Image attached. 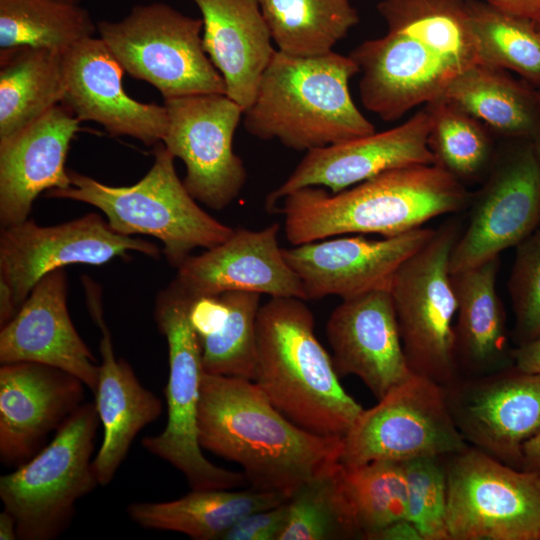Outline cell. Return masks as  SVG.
Instances as JSON below:
<instances>
[{
  "label": "cell",
  "mask_w": 540,
  "mask_h": 540,
  "mask_svg": "<svg viewBox=\"0 0 540 540\" xmlns=\"http://www.w3.org/2000/svg\"><path fill=\"white\" fill-rule=\"evenodd\" d=\"M377 10L386 34L349 56L361 74L363 106L382 120L441 98L455 78L482 63L466 0H382Z\"/></svg>",
  "instance_id": "obj_1"
},
{
  "label": "cell",
  "mask_w": 540,
  "mask_h": 540,
  "mask_svg": "<svg viewBox=\"0 0 540 540\" xmlns=\"http://www.w3.org/2000/svg\"><path fill=\"white\" fill-rule=\"evenodd\" d=\"M202 449L241 466L250 488L289 498L340 462L343 438L311 433L284 416L253 380L203 372Z\"/></svg>",
  "instance_id": "obj_2"
},
{
  "label": "cell",
  "mask_w": 540,
  "mask_h": 540,
  "mask_svg": "<svg viewBox=\"0 0 540 540\" xmlns=\"http://www.w3.org/2000/svg\"><path fill=\"white\" fill-rule=\"evenodd\" d=\"M471 198L464 183L430 164L386 171L338 193L305 187L285 196L275 212L293 246L345 234L397 236L465 210Z\"/></svg>",
  "instance_id": "obj_3"
},
{
  "label": "cell",
  "mask_w": 540,
  "mask_h": 540,
  "mask_svg": "<svg viewBox=\"0 0 540 540\" xmlns=\"http://www.w3.org/2000/svg\"><path fill=\"white\" fill-rule=\"evenodd\" d=\"M254 383L299 427L343 438L364 408L343 388L332 357L314 333L305 300L271 298L257 316Z\"/></svg>",
  "instance_id": "obj_4"
},
{
  "label": "cell",
  "mask_w": 540,
  "mask_h": 540,
  "mask_svg": "<svg viewBox=\"0 0 540 540\" xmlns=\"http://www.w3.org/2000/svg\"><path fill=\"white\" fill-rule=\"evenodd\" d=\"M359 68L334 51L300 57L276 50L252 104L244 129L261 140H278L296 151H310L375 132L349 90Z\"/></svg>",
  "instance_id": "obj_5"
},
{
  "label": "cell",
  "mask_w": 540,
  "mask_h": 540,
  "mask_svg": "<svg viewBox=\"0 0 540 540\" xmlns=\"http://www.w3.org/2000/svg\"><path fill=\"white\" fill-rule=\"evenodd\" d=\"M174 159L159 142L151 168L131 186L106 185L69 170L71 185L48 190L46 197L75 200L98 208L119 234L157 238L163 244L168 263L178 268L194 249L212 248L225 241L234 229L198 205L179 179Z\"/></svg>",
  "instance_id": "obj_6"
},
{
  "label": "cell",
  "mask_w": 540,
  "mask_h": 540,
  "mask_svg": "<svg viewBox=\"0 0 540 540\" xmlns=\"http://www.w3.org/2000/svg\"><path fill=\"white\" fill-rule=\"evenodd\" d=\"M99 423L95 403H82L48 445L0 477V498L15 519L18 539H56L77 501L99 485L92 468Z\"/></svg>",
  "instance_id": "obj_7"
},
{
  "label": "cell",
  "mask_w": 540,
  "mask_h": 540,
  "mask_svg": "<svg viewBox=\"0 0 540 540\" xmlns=\"http://www.w3.org/2000/svg\"><path fill=\"white\" fill-rule=\"evenodd\" d=\"M193 300L174 281L157 295L154 318L168 346L167 423L161 433L144 437L142 446L180 471L191 489H232L246 482L244 474L210 462L199 443L204 369L200 340L189 318Z\"/></svg>",
  "instance_id": "obj_8"
},
{
  "label": "cell",
  "mask_w": 540,
  "mask_h": 540,
  "mask_svg": "<svg viewBox=\"0 0 540 540\" xmlns=\"http://www.w3.org/2000/svg\"><path fill=\"white\" fill-rule=\"evenodd\" d=\"M461 226L452 217L437 228L399 267L389 288L411 371L443 387L460 378L454 354L457 298L450 259Z\"/></svg>",
  "instance_id": "obj_9"
},
{
  "label": "cell",
  "mask_w": 540,
  "mask_h": 540,
  "mask_svg": "<svg viewBox=\"0 0 540 540\" xmlns=\"http://www.w3.org/2000/svg\"><path fill=\"white\" fill-rule=\"evenodd\" d=\"M202 29V19L162 2L136 5L121 20L97 23L99 37L124 71L154 86L164 100L226 94L203 48Z\"/></svg>",
  "instance_id": "obj_10"
},
{
  "label": "cell",
  "mask_w": 540,
  "mask_h": 540,
  "mask_svg": "<svg viewBox=\"0 0 540 540\" xmlns=\"http://www.w3.org/2000/svg\"><path fill=\"white\" fill-rule=\"evenodd\" d=\"M450 540H538L540 473L467 445L443 456Z\"/></svg>",
  "instance_id": "obj_11"
},
{
  "label": "cell",
  "mask_w": 540,
  "mask_h": 540,
  "mask_svg": "<svg viewBox=\"0 0 540 540\" xmlns=\"http://www.w3.org/2000/svg\"><path fill=\"white\" fill-rule=\"evenodd\" d=\"M467 445L452 419L444 387L413 374L362 411L343 437L340 464L354 468L374 461L443 457Z\"/></svg>",
  "instance_id": "obj_12"
},
{
  "label": "cell",
  "mask_w": 540,
  "mask_h": 540,
  "mask_svg": "<svg viewBox=\"0 0 540 540\" xmlns=\"http://www.w3.org/2000/svg\"><path fill=\"white\" fill-rule=\"evenodd\" d=\"M164 106L168 127L162 142L183 161L186 189L211 209L226 208L247 181L244 162L233 150L244 109L226 94L177 97Z\"/></svg>",
  "instance_id": "obj_13"
},
{
  "label": "cell",
  "mask_w": 540,
  "mask_h": 540,
  "mask_svg": "<svg viewBox=\"0 0 540 540\" xmlns=\"http://www.w3.org/2000/svg\"><path fill=\"white\" fill-rule=\"evenodd\" d=\"M129 252L152 258L160 254L152 242L115 232L96 213L54 226L27 219L1 230L0 278L9 285L20 308L48 273L71 264L102 265Z\"/></svg>",
  "instance_id": "obj_14"
},
{
  "label": "cell",
  "mask_w": 540,
  "mask_h": 540,
  "mask_svg": "<svg viewBox=\"0 0 540 540\" xmlns=\"http://www.w3.org/2000/svg\"><path fill=\"white\" fill-rule=\"evenodd\" d=\"M469 207L468 224L451 253V274L499 257L540 225V172L532 142L495 156Z\"/></svg>",
  "instance_id": "obj_15"
},
{
  "label": "cell",
  "mask_w": 540,
  "mask_h": 540,
  "mask_svg": "<svg viewBox=\"0 0 540 540\" xmlns=\"http://www.w3.org/2000/svg\"><path fill=\"white\" fill-rule=\"evenodd\" d=\"M452 419L471 446L521 469L524 444L540 432V375L515 365L444 387Z\"/></svg>",
  "instance_id": "obj_16"
},
{
  "label": "cell",
  "mask_w": 540,
  "mask_h": 540,
  "mask_svg": "<svg viewBox=\"0 0 540 540\" xmlns=\"http://www.w3.org/2000/svg\"><path fill=\"white\" fill-rule=\"evenodd\" d=\"M435 230L420 227L381 239L340 235L283 248V255L299 277L306 300L328 296L346 300L389 289L399 267Z\"/></svg>",
  "instance_id": "obj_17"
},
{
  "label": "cell",
  "mask_w": 540,
  "mask_h": 540,
  "mask_svg": "<svg viewBox=\"0 0 540 540\" xmlns=\"http://www.w3.org/2000/svg\"><path fill=\"white\" fill-rule=\"evenodd\" d=\"M427 105L404 123L382 132L307 151L288 178L265 200L268 212L299 189L319 186L338 193L386 171L435 163L428 138Z\"/></svg>",
  "instance_id": "obj_18"
},
{
  "label": "cell",
  "mask_w": 540,
  "mask_h": 540,
  "mask_svg": "<svg viewBox=\"0 0 540 540\" xmlns=\"http://www.w3.org/2000/svg\"><path fill=\"white\" fill-rule=\"evenodd\" d=\"M65 93L61 102L80 121L101 124L111 136H130L145 145L163 140L166 107L131 98L122 85L123 67L98 37L62 53Z\"/></svg>",
  "instance_id": "obj_19"
},
{
  "label": "cell",
  "mask_w": 540,
  "mask_h": 540,
  "mask_svg": "<svg viewBox=\"0 0 540 540\" xmlns=\"http://www.w3.org/2000/svg\"><path fill=\"white\" fill-rule=\"evenodd\" d=\"M279 231V223L259 230L234 229L222 243L188 256L173 281L193 299L247 291L306 301L299 277L284 258Z\"/></svg>",
  "instance_id": "obj_20"
},
{
  "label": "cell",
  "mask_w": 540,
  "mask_h": 540,
  "mask_svg": "<svg viewBox=\"0 0 540 540\" xmlns=\"http://www.w3.org/2000/svg\"><path fill=\"white\" fill-rule=\"evenodd\" d=\"M326 335L339 377H358L377 400L414 374L389 289L342 300L328 318Z\"/></svg>",
  "instance_id": "obj_21"
},
{
  "label": "cell",
  "mask_w": 540,
  "mask_h": 540,
  "mask_svg": "<svg viewBox=\"0 0 540 540\" xmlns=\"http://www.w3.org/2000/svg\"><path fill=\"white\" fill-rule=\"evenodd\" d=\"M85 384L74 375L34 362L0 367V458L21 465L52 431L84 403Z\"/></svg>",
  "instance_id": "obj_22"
},
{
  "label": "cell",
  "mask_w": 540,
  "mask_h": 540,
  "mask_svg": "<svg viewBox=\"0 0 540 540\" xmlns=\"http://www.w3.org/2000/svg\"><path fill=\"white\" fill-rule=\"evenodd\" d=\"M63 269L45 275L0 331V362H34L79 378L93 392L99 365L78 334L67 307Z\"/></svg>",
  "instance_id": "obj_23"
},
{
  "label": "cell",
  "mask_w": 540,
  "mask_h": 540,
  "mask_svg": "<svg viewBox=\"0 0 540 540\" xmlns=\"http://www.w3.org/2000/svg\"><path fill=\"white\" fill-rule=\"evenodd\" d=\"M80 120L58 104L36 121L0 140V224L26 221L43 191L71 185L65 161Z\"/></svg>",
  "instance_id": "obj_24"
},
{
  "label": "cell",
  "mask_w": 540,
  "mask_h": 540,
  "mask_svg": "<svg viewBox=\"0 0 540 540\" xmlns=\"http://www.w3.org/2000/svg\"><path fill=\"white\" fill-rule=\"evenodd\" d=\"M203 21V48L222 75L226 95L244 110L277 49L258 0H192Z\"/></svg>",
  "instance_id": "obj_25"
},
{
  "label": "cell",
  "mask_w": 540,
  "mask_h": 540,
  "mask_svg": "<svg viewBox=\"0 0 540 540\" xmlns=\"http://www.w3.org/2000/svg\"><path fill=\"white\" fill-rule=\"evenodd\" d=\"M499 266L500 256L452 274L457 298L454 354L460 378L514 365L506 313L496 287Z\"/></svg>",
  "instance_id": "obj_26"
},
{
  "label": "cell",
  "mask_w": 540,
  "mask_h": 540,
  "mask_svg": "<svg viewBox=\"0 0 540 540\" xmlns=\"http://www.w3.org/2000/svg\"><path fill=\"white\" fill-rule=\"evenodd\" d=\"M102 337L95 406L103 426V441L92 460L99 485H108L125 459L137 434L159 418L161 400L137 379L130 364L114 353L109 329L97 323Z\"/></svg>",
  "instance_id": "obj_27"
},
{
  "label": "cell",
  "mask_w": 540,
  "mask_h": 540,
  "mask_svg": "<svg viewBox=\"0 0 540 540\" xmlns=\"http://www.w3.org/2000/svg\"><path fill=\"white\" fill-rule=\"evenodd\" d=\"M288 499L282 493L252 488L192 489L172 501L131 503L126 512L133 522L146 529L179 532L195 540H223L227 531L244 516Z\"/></svg>",
  "instance_id": "obj_28"
},
{
  "label": "cell",
  "mask_w": 540,
  "mask_h": 540,
  "mask_svg": "<svg viewBox=\"0 0 540 540\" xmlns=\"http://www.w3.org/2000/svg\"><path fill=\"white\" fill-rule=\"evenodd\" d=\"M65 93L62 52L20 46L0 50V140L18 133Z\"/></svg>",
  "instance_id": "obj_29"
},
{
  "label": "cell",
  "mask_w": 540,
  "mask_h": 540,
  "mask_svg": "<svg viewBox=\"0 0 540 540\" xmlns=\"http://www.w3.org/2000/svg\"><path fill=\"white\" fill-rule=\"evenodd\" d=\"M441 98L496 134L534 138L540 132L533 97L503 69L475 64L455 78Z\"/></svg>",
  "instance_id": "obj_30"
},
{
  "label": "cell",
  "mask_w": 540,
  "mask_h": 540,
  "mask_svg": "<svg viewBox=\"0 0 540 540\" xmlns=\"http://www.w3.org/2000/svg\"><path fill=\"white\" fill-rule=\"evenodd\" d=\"M258 1L277 50L293 56L333 51L360 21L349 0Z\"/></svg>",
  "instance_id": "obj_31"
},
{
  "label": "cell",
  "mask_w": 540,
  "mask_h": 540,
  "mask_svg": "<svg viewBox=\"0 0 540 540\" xmlns=\"http://www.w3.org/2000/svg\"><path fill=\"white\" fill-rule=\"evenodd\" d=\"M97 24L78 4L60 0H0V48L43 47L64 52L94 36Z\"/></svg>",
  "instance_id": "obj_32"
},
{
  "label": "cell",
  "mask_w": 540,
  "mask_h": 540,
  "mask_svg": "<svg viewBox=\"0 0 540 540\" xmlns=\"http://www.w3.org/2000/svg\"><path fill=\"white\" fill-rule=\"evenodd\" d=\"M337 480L359 539L408 518V483L403 462L374 461L347 468L339 463Z\"/></svg>",
  "instance_id": "obj_33"
},
{
  "label": "cell",
  "mask_w": 540,
  "mask_h": 540,
  "mask_svg": "<svg viewBox=\"0 0 540 540\" xmlns=\"http://www.w3.org/2000/svg\"><path fill=\"white\" fill-rule=\"evenodd\" d=\"M466 9L481 62L540 85V32L533 19L485 0H466Z\"/></svg>",
  "instance_id": "obj_34"
},
{
  "label": "cell",
  "mask_w": 540,
  "mask_h": 540,
  "mask_svg": "<svg viewBox=\"0 0 540 540\" xmlns=\"http://www.w3.org/2000/svg\"><path fill=\"white\" fill-rule=\"evenodd\" d=\"M426 105L432 116L428 144L434 164L462 183L488 174L495 158L488 129L444 98Z\"/></svg>",
  "instance_id": "obj_35"
},
{
  "label": "cell",
  "mask_w": 540,
  "mask_h": 540,
  "mask_svg": "<svg viewBox=\"0 0 540 540\" xmlns=\"http://www.w3.org/2000/svg\"><path fill=\"white\" fill-rule=\"evenodd\" d=\"M339 463L306 481L290 497L279 540L359 539L338 484Z\"/></svg>",
  "instance_id": "obj_36"
},
{
  "label": "cell",
  "mask_w": 540,
  "mask_h": 540,
  "mask_svg": "<svg viewBox=\"0 0 540 540\" xmlns=\"http://www.w3.org/2000/svg\"><path fill=\"white\" fill-rule=\"evenodd\" d=\"M221 294L228 306V315L217 332L199 339L203 369L211 374L253 380L261 295L247 291Z\"/></svg>",
  "instance_id": "obj_37"
},
{
  "label": "cell",
  "mask_w": 540,
  "mask_h": 540,
  "mask_svg": "<svg viewBox=\"0 0 540 540\" xmlns=\"http://www.w3.org/2000/svg\"><path fill=\"white\" fill-rule=\"evenodd\" d=\"M408 483V520L422 540H450L447 522V479L443 457L403 462Z\"/></svg>",
  "instance_id": "obj_38"
},
{
  "label": "cell",
  "mask_w": 540,
  "mask_h": 540,
  "mask_svg": "<svg viewBox=\"0 0 540 540\" xmlns=\"http://www.w3.org/2000/svg\"><path fill=\"white\" fill-rule=\"evenodd\" d=\"M508 290L520 345L540 335V225L516 246Z\"/></svg>",
  "instance_id": "obj_39"
},
{
  "label": "cell",
  "mask_w": 540,
  "mask_h": 540,
  "mask_svg": "<svg viewBox=\"0 0 540 540\" xmlns=\"http://www.w3.org/2000/svg\"><path fill=\"white\" fill-rule=\"evenodd\" d=\"M288 500L244 516L227 531L223 540H279L288 519Z\"/></svg>",
  "instance_id": "obj_40"
},
{
  "label": "cell",
  "mask_w": 540,
  "mask_h": 540,
  "mask_svg": "<svg viewBox=\"0 0 540 540\" xmlns=\"http://www.w3.org/2000/svg\"><path fill=\"white\" fill-rule=\"evenodd\" d=\"M228 315V306L222 296H202L193 300L189 318L199 339L217 332Z\"/></svg>",
  "instance_id": "obj_41"
},
{
  "label": "cell",
  "mask_w": 540,
  "mask_h": 540,
  "mask_svg": "<svg viewBox=\"0 0 540 540\" xmlns=\"http://www.w3.org/2000/svg\"><path fill=\"white\" fill-rule=\"evenodd\" d=\"M513 360L517 368L540 375V335L513 348Z\"/></svg>",
  "instance_id": "obj_42"
},
{
  "label": "cell",
  "mask_w": 540,
  "mask_h": 540,
  "mask_svg": "<svg viewBox=\"0 0 540 540\" xmlns=\"http://www.w3.org/2000/svg\"><path fill=\"white\" fill-rule=\"evenodd\" d=\"M370 540H422V537L408 519H403L378 530Z\"/></svg>",
  "instance_id": "obj_43"
},
{
  "label": "cell",
  "mask_w": 540,
  "mask_h": 540,
  "mask_svg": "<svg viewBox=\"0 0 540 540\" xmlns=\"http://www.w3.org/2000/svg\"><path fill=\"white\" fill-rule=\"evenodd\" d=\"M510 13L535 19L540 13V0H485Z\"/></svg>",
  "instance_id": "obj_44"
},
{
  "label": "cell",
  "mask_w": 540,
  "mask_h": 540,
  "mask_svg": "<svg viewBox=\"0 0 540 540\" xmlns=\"http://www.w3.org/2000/svg\"><path fill=\"white\" fill-rule=\"evenodd\" d=\"M521 469L540 473V432L524 444Z\"/></svg>",
  "instance_id": "obj_45"
},
{
  "label": "cell",
  "mask_w": 540,
  "mask_h": 540,
  "mask_svg": "<svg viewBox=\"0 0 540 540\" xmlns=\"http://www.w3.org/2000/svg\"><path fill=\"white\" fill-rule=\"evenodd\" d=\"M18 309L9 285L0 278V326L6 325L16 315Z\"/></svg>",
  "instance_id": "obj_46"
},
{
  "label": "cell",
  "mask_w": 540,
  "mask_h": 540,
  "mask_svg": "<svg viewBox=\"0 0 540 540\" xmlns=\"http://www.w3.org/2000/svg\"><path fill=\"white\" fill-rule=\"evenodd\" d=\"M16 522L13 516L6 510L0 513V539L14 540L17 539Z\"/></svg>",
  "instance_id": "obj_47"
},
{
  "label": "cell",
  "mask_w": 540,
  "mask_h": 540,
  "mask_svg": "<svg viewBox=\"0 0 540 540\" xmlns=\"http://www.w3.org/2000/svg\"><path fill=\"white\" fill-rule=\"evenodd\" d=\"M532 143L540 172V132L533 138Z\"/></svg>",
  "instance_id": "obj_48"
},
{
  "label": "cell",
  "mask_w": 540,
  "mask_h": 540,
  "mask_svg": "<svg viewBox=\"0 0 540 540\" xmlns=\"http://www.w3.org/2000/svg\"><path fill=\"white\" fill-rule=\"evenodd\" d=\"M533 21H534V24H535L536 28L540 32V13L538 14V16L535 19H533Z\"/></svg>",
  "instance_id": "obj_49"
},
{
  "label": "cell",
  "mask_w": 540,
  "mask_h": 540,
  "mask_svg": "<svg viewBox=\"0 0 540 540\" xmlns=\"http://www.w3.org/2000/svg\"><path fill=\"white\" fill-rule=\"evenodd\" d=\"M60 1L68 2V3H72V4H79V2L81 0H60Z\"/></svg>",
  "instance_id": "obj_50"
},
{
  "label": "cell",
  "mask_w": 540,
  "mask_h": 540,
  "mask_svg": "<svg viewBox=\"0 0 540 540\" xmlns=\"http://www.w3.org/2000/svg\"><path fill=\"white\" fill-rule=\"evenodd\" d=\"M538 540H540V532H539V535H538Z\"/></svg>",
  "instance_id": "obj_51"
}]
</instances>
